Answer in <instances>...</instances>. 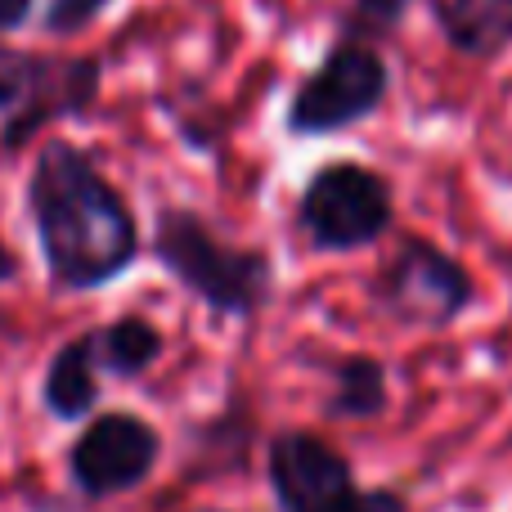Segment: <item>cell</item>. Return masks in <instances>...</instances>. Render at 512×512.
<instances>
[{
    "label": "cell",
    "instance_id": "6da1fadb",
    "mask_svg": "<svg viewBox=\"0 0 512 512\" xmlns=\"http://www.w3.org/2000/svg\"><path fill=\"white\" fill-rule=\"evenodd\" d=\"M32 212L50 274L63 288H95L131 265L135 221L72 144H45L32 176Z\"/></svg>",
    "mask_w": 512,
    "mask_h": 512
},
{
    "label": "cell",
    "instance_id": "7a4b0ae2",
    "mask_svg": "<svg viewBox=\"0 0 512 512\" xmlns=\"http://www.w3.org/2000/svg\"><path fill=\"white\" fill-rule=\"evenodd\" d=\"M158 256L216 310L243 315L270 288V265L256 252H230L189 212H167L158 221Z\"/></svg>",
    "mask_w": 512,
    "mask_h": 512
},
{
    "label": "cell",
    "instance_id": "3957f363",
    "mask_svg": "<svg viewBox=\"0 0 512 512\" xmlns=\"http://www.w3.org/2000/svg\"><path fill=\"white\" fill-rule=\"evenodd\" d=\"M301 221L319 248H364L391 221V194L364 167H324L301 198Z\"/></svg>",
    "mask_w": 512,
    "mask_h": 512
},
{
    "label": "cell",
    "instance_id": "277c9868",
    "mask_svg": "<svg viewBox=\"0 0 512 512\" xmlns=\"http://www.w3.org/2000/svg\"><path fill=\"white\" fill-rule=\"evenodd\" d=\"M382 90H387V68H382L378 54L364 50V45H342L301 86L297 104H292V126L315 135L351 126L378 108Z\"/></svg>",
    "mask_w": 512,
    "mask_h": 512
},
{
    "label": "cell",
    "instance_id": "5b68a950",
    "mask_svg": "<svg viewBox=\"0 0 512 512\" xmlns=\"http://www.w3.org/2000/svg\"><path fill=\"white\" fill-rule=\"evenodd\" d=\"M158 459V436L149 423L126 414H108L90 427L72 450V477L86 495H117L149 477Z\"/></svg>",
    "mask_w": 512,
    "mask_h": 512
},
{
    "label": "cell",
    "instance_id": "8992f818",
    "mask_svg": "<svg viewBox=\"0 0 512 512\" xmlns=\"http://www.w3.org/2000/svg\"><path fill=\"white\" fill-rule=\"evenodd\" d=\"M472 297V283L450 256H441L427 243H409L400 261L387 274V301L396 315L414 324H445Z\"/></svg>",
    "mask_w": 512,
    "mask_h": 512
},
{
    "label": "cell",
    "instance_id": "52a82bcc",
    "mask_svg": "<svg viewBox=\"0 0 512 512\" xmlns=\"http://www.w3.org/2000/svg\"><path fill=\"white\" fill-rule=\"evenodd\" d=\"M90 77L86 63H36L0 45V144H18L68 99V81Z\"/></svg>",
    "mask_w": 512,
    "mask_h": 512
},
{
    "label": "cell",
    "instance_id": "ba28073f",
    "mask_svg": "<svg viewBox=\"0 0 512 512\" xmlns=\"http://www.w3.org/2000/svg\"><path fill=\"white\" fill-rule=\"evenodd\" d=\"M270 481H274L279 504L288 512H310V508H324L333 499L351 495V468L324 441H315L306 432H292L274 441Z\"/></svg>",
    "mask_w": 512,
    "mask_h": 512
},
{
    "label": "cell",
    "instance_id": "9c48e42d",
    "mask_svg": "<svg viewBox=\"0 0 512 512\" xmlns=\"http://www.w3.org/2000/svg\"><path fill=\"white\" fill-rule=\"evenodd\" d=\"M432 9L463 54L490 59L512 45V0H432Z\"/></svg>",
    "mask_w": 512,
    "mask_h": 512
},
{
    "label": "cell",
    "instance_id": "30bf717a",
    "mask_svg": "<svg viewBox=\"0 0 512 512\" xmlns=\"http://www.w3.org/2000/svg\"><path fill=\"white\" fill-rule=\"evenodd\" d=\"M45 400L59 418H81L95 405V346H90V337L54 355L50 378H45Z\"/></svg>",
    "mask_w": 512,
    "mask_h": 512
},
{
    "label": "cell",
    "instance_id": "8fae6325",
    "mask_svg": "<svg viewBox=\"0 0 512 512\" xmlns=\"http://www.w3.org/2000/svg\"><path fill=\"white\" fill-rule=\"evenodd\" d=\"M90 346H95V364L122 373V378H135V373H144L158 360L162 337H158V328L144 324V319H117L104 333H90Z\"/></svg>",
    "mask_w": 512,
    "mask_h": 512
},
{
    "label": "cell",
    "instance_id": "7c38bea8",
    "mask_svg": "<svg viewBox=\"0 0 512 512\" xmlns=\"http://www.w3.org/2000/svg\"><path fill=\"white\" fill-rule=\"evenodd\" d=\"M387 387H382V369L373 360H351L337 369V396H333V414H378Z\"/></svg>",
    "mask_w": 512,
    "mask_h": 512
},
{
    "label": "cell",
    "instance_id": "4fadbf2b",
    "mask_svg": "<svg viewBox=\"0 0 512 512\" xmlns=\"http://www.w3.org/2000/svg\"><path fill=\"white\" fill-rule=\"evenodd\" d=\"M104 5L108 0H50L45 23H50V32H77V27H86Z\"/></svg>",
    "mask_w": 512,
    "mask_h": 512
},
{
    "label": "cell",
    "instance_id": "5bb4252c",
    "mask_svg": "<svg viewBox=\"0 0 512 512\" xmlns=\"http://www.w3.org/2000/svg\"><path fill=\"white\" fill-rule=\"evenodd\" d=\"M310 512H405V504H400L396 495H387V490H373V495H342L333 499V504L324 508H310Z\"/></svg>",
    "mask_w": 512,
    "mask_h": 512
},
{
    "label": "cell",
    "instance_id": "9a60e30c",
    "mask_svg": "<svg viewBox=\"0 0 512 512\" xmlns=\"http://www.w3.org/2000/svg\"><path fill=\"white\" fill-rule=\"evenodd\" d=\"M409 0H355V23L360 27H391L405 14Z\"/></svg>",
    "mask_w": 512,
    "mask_h": 512
},
{
    "label": "cell",
    "instance_id": "2e32d148",
    "mask_svg": "<svg viewBox=\"0 0 512 512\" xmlns=\"http://www.w3.org/2000/svg\"><path fill=\"white\" fill-rule=\"evenodd\" d=\"M27 9H32V0H0V27H14L27 18Z\"/></svg>",
    "mask_w": 512,
    "mask_h": 512
},
{
    "label": "cell",
    "instance_id": "e0dca14e",
    "mask_svg": "<svg viewBox=\"0 0 512 512\" xmlns=\"http://www.w3.org/2000/svg\"><path fill=\"white\" fill-rule=\"evenodd\" d=\"M9 274H14V256L0 248V279H9Z\"/></svg>",
    "mask_w": 512,
    "mask_h": 512
}]
</instances>
